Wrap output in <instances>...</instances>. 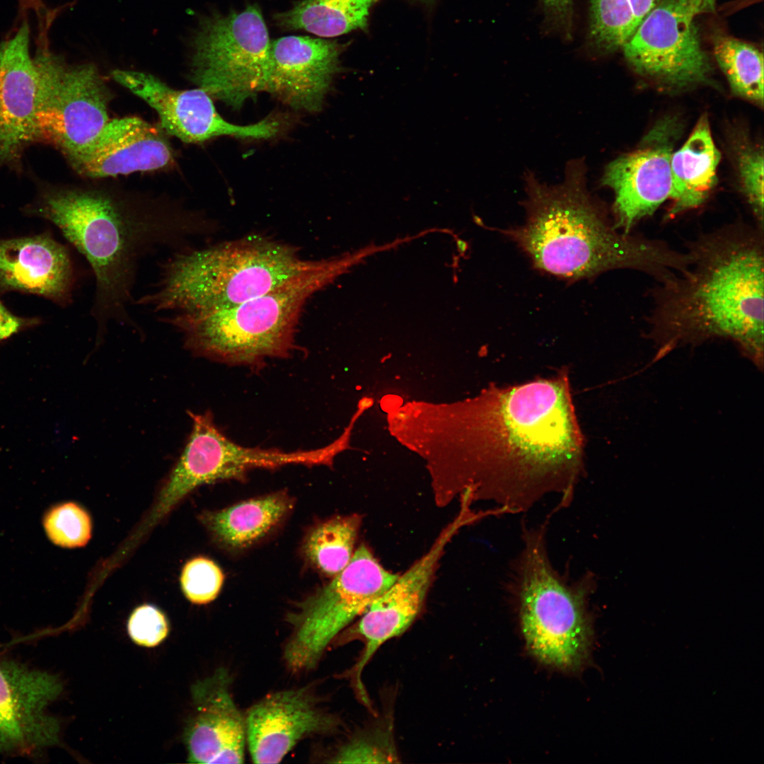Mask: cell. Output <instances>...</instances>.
I'll return each mask as SVG.
<instances>
[{"label": "cell", "instance_id": "cell-27", "mask_svg": "<svg viewBox=\"0 0 764 764\" xmlns=\"http://www.w3.org/2000/svg\"><path fill=\"white\" fill-rule=\"evenodd\" d=\"M715 59L732 91L750 101L763 103V56L755 46L719 33L713 40Z\"/></svg>", "mask_w": 764, "mask_h": 764}, {"label": "cell", "instance_id": "cell-24", "mask_svg": "<svg viewBox=\"0 0 764 764\" xmlns=\"http://www.w3.org/2000/svg\"><path fill=\"white\" fill-rule=\"evenodd\" d=\"M293 501L284 492L253 499L202 515V521L226 548L250 546L272 531L288 514Z\"/></svg>", "mask_w": 764, "mask_h": 764}, {"label": "cell", "instance_id": "cell-13", "mask_svg": "<svg viewBox=\"0 0 764 764\" xmlns=\"http://www.w3.org/2000/svg\"><path fill=\"white\" fill-rule=\"evenodd\" d=\"M62 690L56 676L0 656V753L35 756L60 743L47 709Z\"/></svg>", "mask_w": 764, "mask_h": 764}, {"label": "cell", "instance_id": "cell-20", "mask_svg": "<svg viewBox=\"0 0 764 764\" xmlns=\"http://www.w3.org/2000/svg\"><path fill=\"white\" fill-rule=\"evenodd\" d=\"M341 47L308 36H286L271 42L267 91L293 108L310 112L323 105L340 70Z\"/></svg>", "mask_w": 764, "mask_h": 764}, {"label": "cell", "instance_id": "cell-23", "mask_svg": "<svg viewBox=\"0 0 764 764\" xmlns=\"http://www.w3.org/2000/svg\"><path fill=\"white\" fill-rule=\"evenodd\" d=\"M720 153L713 141L708 120L702 117L685 144L673 152L671 161L673 218L701 205L717 183Z\"/></svg>", "mask_w": 764, "mask_h": 764}, {"label": "cell", "instance_id": "cell-18", "mask_svg": "<svg viewBox=\"0 0 764 764\" xmlns=\"http://www.w3.org/2000/svg\"><path fill=\"white\" fill-rule=\"evenodd\" d=\"M232 678L226 668L192 686L193 712L187 721L183 740L188 762L242 763L245 758V715L231 692Z\"/></svg>", "mask_w": 764, "mask_h": 764}, {"label": "cell", "instance_id": "cell-21", "mask_svg": "<svg viewBox=\"0 0 764 764\" xmlns=\"http://www.w3.org/2000/svg\"><path fill=\"white\" fill-rule=\"evenodd\" d=\"M173 154L161 132L137 117L110 120L95 141L68 162L80 175L104 178L168 166Z\"/></svg>", "mask_w": 764, "mask_h": 764}, {"label": "cell", "instance_id": "cell-11", "mask_svg": "<svg viewBox=\"0 0 764 764\" xmlns=\"http://www.w3.org/2000/svg\"><path fill=\"white\" fill-rule=\"evenodd\" d=\"M188 415L192 424L190 434L159 494L162 502L168 507L175 506L202 485L243 479L256 468L330 465L342 451L337 440L322 448L294 451L243 446L223 433L210 411L202 414L188 412Z\"/></svg>", "mask_w": 764, "mask_h": 764}, {"label": "cell", "instance_id": "cell-26", "mask_svg": "<svg viewBox=\"0 0 764 764\" xmlns=\"http://www.w3.org/2000/svg\"><path fill=\"white\" fill-rule=\"evenodd\" d=\"M362 521L352 514L333 517L315 527L306 536L303 550L319 572L334 577L350 562Z\"/></svg>", "mask_w": 764, "mask_h": 764}, {"label": "cell", "instance_id": "cell-31", "mask_svg": "<svg viewBox=\"0 0 764 764\" xmlns=\"http://www.w3.org/2000/svg\"><path fill=\"white\" fill-rule=\"evenodd\" d=\"M223 581L224 574L218 565L201 557L187 562L180 577L185 596L195 604H205L214 600Z\"/></svg>", "mask_w": 764, "mask_h": 764}, {"label": "cell", "instance_id": "cell-15", "mask_svg": "<svg viewBox=\"0 0 764 764\" xmlns=\"http://www.w3.org/2000/svg\"><path fill=\"white\" fill-rule=\"evenodd\" d=\"M469 504L461 502L456 517L440 532L434 542L349 627L363 651L376 654L387 641L404 633L420 613L434 574L445 548L463 527L478 520Z\"/></svg>", "mask_w": 764, "mask_h": 764}, {"label": "cell", "instance_id": "cell-36", "mask_svg": "<svg viewBox=\"0 0 764 764\" xmlns=\"http://www.w3.org/2000/svg\"><path fill=\"white\" fill-rule=\"evenodd\" d=\"M637 27L643 18L655 7L658 0H628Z\"/></svg>", "mask_w": 764, "mask_h": 764}, {"label": "cell", "instance_id": "cell-32", "mask_svg": "<svg viewBox=\"0 0 764 764\" xmlns=\"http://www.w3.org/2000/svg\"><path fill=\"white\" fill-rule=\"evenodd\" d=\"M739 171L742 191L756 219L757 227L763 230V154L758 149L748 148L739 157Z\"/></svg>", "mask_w": 764, "mask_h": 764}, {"label": "cell", "instance_id": "cell-34", "mask_svg": "<svg viewBox=\"0 0 764 764\" xmlns=\"http://www.w3.org/2000/svg\"><path fill=\"white\" fill-rule=\"evenodd\" d=\"M24 324V320L11 313L0 303V341L16 332Z\"/></svg>", "mask_w": 764, "mask_h": 764}, {"label": "cell", "instance_id": "cell-3", "mask_svg": "<svg viewBox=\"0 0 764 764\" xmlns=\"http://www.w3.org/2000/svg\"><path fill=\"white\" fill-rule=\"evenodd\" d=\"M129 204L98 190H62L46 193L37 209L91 267L98 340L112 322L140 330L129 307L141 260L161 249L189 248L209 227L193 214Z\"/></svg>", "mask_w": 764, "mask_h": 764}, {"label": "cell", "instance_id": "cell-12", "mask_svg": "<svg viewBox=\"0 0 764 764\" xmlns=\"http://www.w3.org/2000/svg\"><path fill=\"white\" fill-rule=\"evenodd\" d=\"M690 0H664L623 45L639 74L674 87L707 82L711 66L694 23Z\"/></svg>", "mask_w": 764, "mask_h": 764}, {"label": "cell", "instance_id": "cell-29", "mask_svg": "<svg viewBox=\"0 0 764 764\" xmlns=\"http://www.w3.org/2000/svg\"><path fill=\"white\" fill-rule=\"evenodd\" d=\"M392 724H377L357 732L335 751L329 763H398Z\"/></svg>", "mask_w": 764, "mask_h": 764}, {"label": "cell", "instance_id": "cell-39", "mask_svg": "<svg viewBox=\"0 0 764 764\" xmlns=\"http://www.w3.org/2000/svg\"><path fill=\"white\" fill-rule=\"evenodd\" d=\"M417 1H420V2H423V3H427V2H430L432 0H417Z\"/></svg>", "mask_w": 764, "mask_h": 764}, {"label": "cell", "instance_id": "cell-37", "mask_svg": "<svg viewBox=\"0 0 764 764\" xmlns=\"http://www.w3.org/2000/svg\"><path fill=\"white\" fill-rule=\"evenodd\" d=\"M716 0H690V8L695 16L698 14L714 11Z\"/></svg>", "mask_w": 764, "mask_h": 764}, {"label": "cell", "instance_id": "cell-6", "mask_svg": "<svg viewBox=\"0 0 764 764\" xmlns=\"http://www.w3.org/2000/svg\"><path fill=\"white\" fill-rule=\"evenodd\" d=\"M316 261L257 235L177 250L162 262L154 289L134 304L160 315L224 309L267 293Z\"/></svg>", "mask_w": 764, "mask_h": 764}, {"label": "cell", "instance_id": "cell-38", "mask_svg": "<svg viewBox=\"0 0 764 764\" xmlns=\"http://www.w3.org/2000/svg\"><path fill=\"white\" fill-rule=\"evenodd\" d=\"M452 236L454 238V241L456 242L457 250L458 251V253H460L461 255L464 257V255L465 254V252L468 250V243L463 241V240H461L460 238H458L454 233H453Z\"/></svg>", "mask_w": 764, "mask_h": 764}, {"label": "cell", "instance_id": "cell-4", "mask_svg": "<svg viewBox=\"0 0 764 764\" xmlns=\"http://www.w3.org/2000/svg\"><path fill=\"white\" fill-rule=\"evenodd\" d=\"M586 173L579 158L567 163L565 180L558 185L541 183L530 171L525 175L526 220L502 232L536 268L569 280L629 269L659 282L685 268L686 252L611 225L586 189Z\"/></svg>", "mask_w": 764, "mask_h": 764}, {"label": "cell", "instance_id": "cell-19", "mask_svg": "<svg viewBox=\"0 0 764 764\" xmlns=\"http://www.w3.org/2000/svg\"><path fill=\"white\" fill-rule=\"evenodd\" d=\"M39 73L30 51V30L23 21L0 43V163L16 164L36 141Z\"/></svg>", "mask_w": 764, "mask_h": 764}, {"label": "cell", "instance_id": "cell-16", "mask_svg": "<svg viewBox=\"0 0 764 764\" xmlns=\"http://www.w3.org/2000/svg\"><path fill=\"white\" fill-rule=\"evenodd\" d=\"M111 74L156 110L166 132L184 142H203L221 136L268 139L279 132V122L270 118L249 125L228 122L200 88L173 89L154 76L139 71L115 70Z\"/></svg>", "mask_w": 764, "mask_h": 764}, {"label": "cell", "instance_id": "cell-28", "mask_svg": "<svg viewBox=\"0 0 764 764\" xmlns=\"http://www.w3.org/2000/svg\"><path fill=\"white\" fill-rule=\"evenodd\" d=\"M591 38L598 50L623 46L636 29L628 0H591Z\"/></svg>", "mask_w": 764, "mask_h": 764}, {"label": "cell", "instance_id": "cell-25", "mask_svg": "<svg viewBox=\"0 0 764 764\" xmlns=\"http://www.w3.org/2000/svg\"><path fill=\"white\" fill-rule=\"evenodd\" d=\"M378 0H304L278 13L277 25L332 37L367 27L369 12Z\"/></svg>", "mask_w": 764, "mask_h": 764}, {"label": "cell", "instance_id": "cell-5", "mask_svg": "<svg viewBox=\"0 0 764 764\" xmlns=\"http://www.w3.org/2000/svg\"><path fill=\"white\" fill-rule=\"evenodd\" d=\"M352 266L347 254L318 260L267 293L233 307L158 317L182 334L184 346L195 355L230 365L260 366L291 354L308 300Z\"/></svg>", "mask_w": 764, "mask_h": 764}, {"label": "cell", "instance_id": "cell-1", "mask_svg": "<svg viewBox=\"0 0 764 764\" xmlns=\"http://www.w3.org/2000/svg\"><path fill=\"white\" fill-rule=\"evenodd\" d=\"M688 262L652 293L649 335L661 352L714 338L763 361V230L731 225L689 243Z\"/></svg>", "mask_w": 764, "mask_h": 764}, {"label": "cell", "instance_id": "cell-17", "mask_svg": "<svg viewBox=\"0 0 764 764\" xmlns=\"http://www.w3.org/2000/svg\"><path fill=\"white\" fill-rule=\"evenodd\" d=\"M245 715L246 746L255 763H277L302 740L334 734L341 719L308 687L272 693Z\"/></svg>", "mask_w": 764, "mask_h": 764}, {"label": "cell", "instance_id": "cell-22", "mask_svg": "<svg viewBox=\"0 0 764 764\" xmlns=\"http://www.w3.org/2000/svg\"><path fill=\"white\" fill-rule=\"evenodd\" d=\"M74 269L66 248L47 236L0 240V285L59 301L70 297Z\"/></svg>", "mask_w": 764, "mask_h": 764}, {"label": "cell", "instance_id": "cell-2", "mask_svg": "<svg viewBox=\"0 0 764 764\" xmlns=\"http://www.w3.org/2000/svg\"><path fill=\"white\" fill-rule=\"evenodd\" d=\"M481 402L483 452L473 501L516 510L549 492L569 494L581 470L584 440L566 374L493 388Z\"/></svg>", "mask_w": 764, "mask_h": 764}, {"label": "cell", "instance_id": "cell-33", "mask_svg": "<svg viewBox=\"0 0 764 764\" xmlns=\"http://www.w3.org/2000/svg\"><path fill=\"white\" fill-rule=\"evenodd\" d=\"M127 632L137 645L154 647L166 638L169 625L163 612L154 606L144 604L132 613L127 622Z\"/></svg>", "mask_w": 764, "mask_h": 764}, {"label": "cell", "instance_id": "cell-7", "mask_svg": "<svg viewBox=\"0 0 764 764\" xmlns=\"http://www.w3.org/2000/svg\"><path fill=\"white\" fill-rule=\"evenodd\" d=\"M543 533L526 536L515 570L514 586L527 647L542 662L573 669L586 659L591 627L586 589L569 584L549 561Z\"/></svg>", "mask_w": 764, "mask_h": 764}, {"label": "cell", "instance_id": "cell-30", "mask_svg": "<svg viewBox=\"0 0 764 764\" xmlns=\"http://www.w3.org/2000/svg\"><path fill=\"white\" fill-rule=\"evenodd\" d=\"M44 526L51 541L63 548L83 547L91 536L88 514L73 502L52 508L45 515Z\"/></svg>", "mask_w": 764, "mask_h": 764}, {"label": "cell", "instance_id": "cell-8", "mask_svg": "<svg viewBox=\"0 0 764 764\" xmlns=\"http://www.w3.org/2000/svg\"><path fill=\"white\" fill-rule=\"evenodd\" d=\"M270 46L257 6L205 16L191 39V79L210 96L238 109L267 91Z\"/></svg>", "mask_w": 764, "mask_h": 764}, {"label": "cell", "instance_id": "cell-9", "mask_svg": "<svg viewBox=\"0 0 764 764\" xmlns=\"http://www.w3.org/2000/svg\"><path fill=\"white\" fill-rule=\"evenodd\" d=\"M364 544L323 589L287 616L291 627L283 659L294 673L310 671L337 636L359 618L397 579Z\"/></svg>", "mask_w": 764, "mask_h": 764}, {"label": "cell", "instance_id": "cell-35", "mask_svg": "<svg viewBox=\"0 0 764 764\" xmlns=\"http://www.w3.org/2000/svg\"><path fill=\"white\" fill-rule=\"evenodd\" d=\"M545 8L561 25L570 23L571 6L569 0H543Z\"/></svg>", "mask_w": 764, "mask_h": 764}, {"label": "cell", "instance_id": "cell-14", "mask_svg": "<svg viewBox=\"0 0 764 764\" xmlns=\"http://www.w3.org/2000/svg\"><path fill=\"white\" fill-rule=\"evenodd\" d=\"M676 125L666 119L656 124L633 151L611 161L601 178L614 192V226L630 233L670 197L671 161Z\"/></svg>", "mask_w": 764, "mask_h": 764}, {"label": "cell", "instance_id": "cell-10", "mask_svg": "<svg viewBox=\"0 0 764 764\" xmlns=\"http://www.w3.org/2000/svg\"><path fill=\"white\" fill-rule=\"evenodd\" d=\"M36 141L57 148L69 161L88 149L108 121L109 91L91 63L71 65L39 36Z\"/></svg>", "mask_w": 764, "mask_h": 764}]
</instances>
